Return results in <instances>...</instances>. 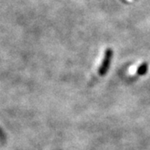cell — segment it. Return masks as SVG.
<instances>
[{
    "label": "cell",
    "instance_id": "1",
    "mask_svg": "<svg viewBox=\"0 0 150 150\" xmlns=\"http://www.w3.org/2000/svg\"><path fill=\"white\" fill-rule=\"evenodd\" d=\"M112 52L111 49H107V50L105 51L103 61L102 65H101L100 69H99V72H100L102 74H103L107 71L108 68V65H109V63H110V60H111V58H112Z\"/></svg>",
    "mask_w": 150,
    "mask_h": 150
}]
</instances>
